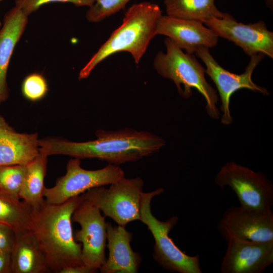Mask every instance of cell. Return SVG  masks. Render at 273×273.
<instances>
[{"mask_svg": "<svg viewBox=\"0 0 273 273\" xmlns=\"http://www.w3.org/2000/svg\"><path fill=\"white\" fill-rule=\"evenodd\" d=\"M97 139L83 142L49 138L39 140V151L48 156L67 155L80 159L96 158L119 165L133 162L158 152L165 146L161 137L146 131L125 128L98 130Z\"/></svg>", "mask_w": 273, "mask_h": 273, "instance_id": "1", "label": "cell"}, {"mask_svg": "<svg viewBox=\"0 0 273 273\" xmlns=\"http://www.w3.org/2000/svg\"><path fill=\"white\" fill-rule=\"evenodd\" d=\"M83 198L73 197L59 204L45 202L32 209L30 231L40 248L50 272L83 265L81 244L73 233L72 216Z\"/></svg>", "mask_w": 273, "mask_h": 273, "instance_id": "2", "label": "cell"}, {"mask_svg": "<svg viewBox=\"0 0 273 273\" xmlns=\"http://www.w3.org/2000/svg\"><path fill=\"white\" fill-rule=\"evenodd\" d=\"M162 12L157 4L143 2L132 5L126 12L121 24L100 47L80 70L78 79L87 78L102 61L115 53H129L139 64L151 41L157 35Z\"/></svg>", "mask_w": 273, "mask_h": 273, "instance_id": "3", "label": "cell"}, {"mask_svg": "<svg viewBox=\"0 0 273 273\" xmlns=\"http://www.w3.org/2000/svg\"><path fill=\"white\" fill-rule=\"evenodd\" d=\"M166 52H158L153 62V67L162 77L172 81L178 94L185 98H190L192 88L197 89L204 98L206 110L209 116L219 118L216 107V91L206 81L205 69L194 56L184 52L169 38L164 40Z\"/></svg>", "mask_w": 273, "mask_h": 273, "instance_id": "4", "label": "cell"}, {"mask_svg": "<svg viewBox=\"0 0 273 273\" xmlns=\"http://www.w3.org/2000/svg\"><path fill=\"white\" fill-rule=\"evenodd\" d=\"M159 188L143 193L140 219L147 225L155 240L153 257L163 268L178 273H201L199 255L190 256L181 250L169 237L170 231L177 223L178 218L174 216L166 221H160L152 214L151 203L153 198L163 193Z\"/></svg>", "mask_w": 273, "mask_h": 273, "instance_id": "5", "label": "cell"}, {"mask_svg": "<svg viewBox=\"0 0 273 273\" xmlns=\"http://www.w3.org/2000/svg\"><path fill=\"white\" fill-rule=\"evenodd\" d=\"M144 181L136 177L125 176L110 185L96 187L81 194L83 199L90 201L119 225L140 219L141 201L143 192Z\"/></svg>", "mask_w": 273, "mask_h": 273, "instance_id": "6", "label": "cell"}, {"mask_svg": "<svg viewBox=\"0 0 273 273\" xmlns=\"http://www.w3.org/2000/svg\"><path fill=\"white\" fill-rule=\"evenodd\" d=\"M125 176L118 165L109 164L97 170L81 167L78 158H72L67 164L65 175L59 177L51 188L45 187L43 197L47 203L62 204L94 188L110 185Z\"/></svg>", "mask_w": 273, "mask_h": 273, "instance_id": "7", "label": "cell"}, {"mask_svg": "<svg viewBox=\"0 0 273 273\" xmlns=\"http://www.w3.org/2000/svg\"><path fill=\"white\" fill-rule=\"evenodd\" d=\"M214 181L222 189L230 188L236 194L241 206L271 210L273 185L261 173L231 161L221 168Z\"/></svg>", "mask_w": 273, "mask_h": 273, "instance_id": "8", "label": "cell"}, {"mask_svg": "<svg viewBox=\"0 0 273 273\" xmlns=\"http://www.w3.org/2000/svg\"><path fill=\"white\" fill-rule=\"evenodd\" d=\"M195 53L204 62L206 67L205 73L214 82L218 91L222 112L221 121L223 124L230 125L233 122L230 110V100L233 94L237 90L245 88L264 95L269 94L266 88L257 85L252 79L253 71L264 57V55L258 54L251 56L244 72L237 74L221 67L211 55L209 48L200 47Z\"/></svg>", "mask_w": 273, "mask_h": 273, "instance_id": "9", "label": "cell"}, {"mask_svg": "<svg viewBox=\"0 0 273 273\" xmlns=\"http://www.w3.org/2000/svg\"><path fill=\"white\" fill-rule=\"evenodd\" d=\"M72 221L80 226L74 237L76 241L81 243L83 264L99 270L106 260L105 217L97 206L83 198L73 213Z\"/></svg>", "mask_w": 273, "mask_h": 273, "instance_id": "10", "label": "cell"}, {"mask_svg": "<svg viewBox=\"0 0 273 273\" xmlns=\"http://www.w3.org/2000/svg\"><path fill=\"white\" fill-rule=\"evenodd\" d=\"M218 230L226 241L239 239L257 242L273 241V213L240 206H232L223 214Z\"/></svg>", "mask_w": 273, "mask_h": 273, "instance_id": "11", "label": "cell"}, {"mask_svg": "<svg viewBox=\"0 0 273 273\" xmlns=\"http://www.w3.org/2000/svg\"><path fill=\"white\" fill-rule=\"evenodd\" d=\"M203 23L219 37L233 42L249 56L261 54L273 58V33L263 21L245 24L233 17H211Z\"/></svg>", "mask_w": 273, "mask_h": 273, "instance_id": "12", "label": "cell"}, {"mask_svg": "<svg viewBox=\"0 0 273 273\" xmlns=\"http://www.w3.org/2000/svg\"><path fill=\"white\" fill-rule=\"evenodd\" d=\"M220 265L221 273H261L273 263V241H226Z\"/></svg>", "mask_w": 273, "mask_h": 273, "instance_id": "13", "label": "cell"}, {"mask_svg": "<svg viewBox=\"0 0 273 273\" xmlns=\"http://www.w3.org/2000/svg\"><path fill=\"white\" fill-rule=\"evenodd\" d=\"M157 35L166 36L178 48L194 54L198 48L216 46L219 37L202 22L162 15L158 22Z\"/></svg>", "mask_w": 273, "mask_h": 273, "instance_id": "14", "label": "cell"}, {"mask_svg": "<svg viewBox=\"0 0 273 273\" xmlns=\"http://www.w3.org/2000/svg\"><path fill=\"white\" fill-rule=\"evenodd\" d=\"M106 246L109 256L100 267L102 273H136L141 263L140 254L131 248L132 234L124 226L107 222Z\"/></svg>", "mask_w": 273, "mask_h": 273, "instance_id": "15", "label": "cell"}, {"mask_svg": "<svg viewBox=\"0 0 273 273\" xmlns=\"http://www.w3.org/2000/svg\"><path fill=\"white\" fill-rule=\"evenodd\" d=\"M37 133L16 131L0 115V165H27L39 153Z\"/></svg>", "mask_w": 273, "mask_h": 273, "instance_id": "16", "label": "cell"}, {"mask_svg": "<svg viewBox=\"0 0 273 273\" xmlns=\"http://www.w3.org/2000/svg\"><path fill=\"white\" fill-rule=\"evenodd\" d=\"M28 23V16L17 6L5 15L0 29V105L9 96L7 72L10 62L17 43Z\"/></svg>", "mask_w": 273, "mask_h": 273, "instance_id": "17", "label": "cell"}, {"mask_svg": "<svg viewBox=\"0 0 273 273\" xmlns=\"http://www.w3.org/2000/svg\"><path fill=\"white\" fill-rule=\"evenodd\" d=\"M10 255L12 273L50 272L43 254L31 231L15 233Z\"/></svg>", "mask_w": 273, "mask_h": 273, "instance_id": "18", "label": "cell"}, {"mask_svg": "<svg viewBox=\"0 0 273 273\" xmlns=\"http://www.w3.org/2000/svg\"><path fill=\"white\" fill-rule=\"evenodd\" d=\"M48 157L43 152L39 154L27 165L19 197L32 209L41 206L44 202V179L47 172Z\"/></svg>", "mask_w": 273, "mask_h": 273, "instance_id": "19", "label": "cell"}, {"mask_svg": "<svg viewBox=\"0 0 273 273\" xmlns=\"http://www.w3.org/2000/svg\"><path fill=\"white\" fill-rule=\"evenodd\" d=\"M166 15L172 17L203 22L211 17H232L219 11L215 0H164Z\"/></svg>", "mask_w": 273, "mask_h": 273, "instance_id": "20", "label": "cell"}, {"mask_svg": "<svg viewBox=\"0 0 273 273\" xmlns=\"http://www.w3.org/2000/svg\"><path fill=\"white\" fill-rule=\"evenodd\" d=\"M32 209L20 199L0 193V223L15 233L30 231Z\"/></svg>", "mask_w": 273, "mask_h": 273, "instance_id": "21", "label": "cell"}, {"mask_svg": "<svg viewBox=\"0 0 273 273\" xmlns=\"http://www.w3.org/2000/svg\"><path fill=\"white\" fill-rule=\"evenodd\" d=\"M26 170L27 165H0V193L20 199Z\"/></svg>", "mask_w": 273, "mask_h": 273, "instance_id": "22", "label": "cell"}, {"mask_svg": "<svg viewBox=\"0 0 273 273\" xmlns=\"http://www.w3.org/2000/svg\"><path fill=\"white\" fill-rule=\"evenodd\" d=\"M131 0H95L85 15L92 23L101 22L123 10Z\"/></svg>", "mask_w": 273, "mask_h": 273, "instance_id": "23", "label": "cell"}, {"mask_svg": "<svg viewBox=\"0 0 273 273\" xmlns=\"http://www.w3.org/2000/svg\"><path fill=\"white\" fill-rule=\"evenodd\" d=\"M22 93L27 100L35 102L42 99L48 92V85L44 77L40 73H33L23 80Z\"/></svg>", "mask_w": 273, "mask_h": 273, "instance_id": "24", "label": "cell"}, {"mask_svg": "<svg viewBox=\"0 0 273 273\" xmlns=\"http://www.w3.org/2000/svg\"><path fill=\"white\" fill-rule=\"evenodd\" d=\"M95 0H16L15 6L28 17L41 6L52 3H69L77 7L86 6L90 7Z\"/></svg>", "mask_w": 273, "mask_h": 273, "instance_id": "25", "label": "cell"}, {"mask_svg": "<svg viewBox=\"0 0 273 273\" xmlns=\"http://www.w3.org/2000/svg\"><path fill=\"white\" fill-rule=\"evenodd\" d=\"M15 239L14 231L7 225L0 223V252L10 253Z\"/></svg>", "mask_w": 273, "mask_h": 273, "instance_id": "26", "label": "cell"}, {"mask_svg": "<svg viewBox=\"0 0 273 273\" xmlns=\"http://www.w3.org/2000/svg\"><path fill=\"white\" fill-rule=\"evenodd\" d=\"M10 253L0 252V273H11Z\"/></svg>", "mask_w": 273, "mask_h": 273, "instance_id": "27", "label": "cell"}, {"mask_svg": "<svg viewBox=\"0 0 273 273\" xmlns=\"http://www.w3.org/2000/svg\"><path fill=\"white\" fill-rule=\"evenodd\" d=\"M98 270L90 268L85 265H78L65 268L60 273H95Z\"/></svg>", "mask_w": 273, "mask_h": 273, "instance_id": "28", "label": "cell"}, {"mask_svg": "<svg viewBox=\"0 0 273 273\" xmlns=\"http://www.w3.org/2000/svg\"><path fill=\"white\" fill-rule=\"evenodd\" d=\"M1 1H2V0H0V2H1ZM1 27H2V23H1V21H0V29H1Z\"/></svg>", "mask_w": 273, "mask_h": 273, "instance_id": "29", "label": "cell"}]
</instances>
